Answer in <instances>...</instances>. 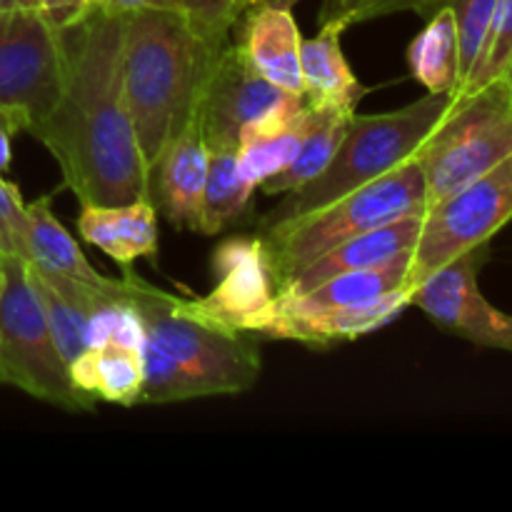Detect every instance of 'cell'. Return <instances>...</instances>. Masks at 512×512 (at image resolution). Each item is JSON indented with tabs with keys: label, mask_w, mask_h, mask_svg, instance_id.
I'll return each instance as SVG.
<instances>
[{
	"label": "cell",
	"mask_w": 512,
	"mask_h": 512,
	"mask_svg": "<svg viewBox=\"0 0 512 512\" xmlns=\"http://www.w3.org/2000/svg\"><path fill=\"white\" fill-rule=\"evenodd\" d=\"M425 210L428 198L423 170L418 160L410 158L373 183L360 185L323 208L268 225L265 238L260 240L275 293L335 245L405 215H423Z\"/></svg>",
	"instance_id": "3957f363"
},
{
	"label": "cell",
	"mask_w": 512,
	"mask_h": 512,
	"mask_svg": "<svg viewBox=\"0 0 512 512\" xmlns=\"http://www.w3.org/2000/svg\"><path fill=\"white\" fill-rule=\"evenodd\" d=\"M410 75L428 93L453 95L460 90V48L453 10L440 5L428 15L425 28L408 45Z\"/></svg>",
	"instance_id": "603a6c76"
},
{
	"label": "cell",
	"mask_w": 512,
	"mask_h": 512,
	"mask_svg": "<svg viewBox=\"0 0 512 512\" xmlns=\"http://www.w3.org/2000/svg\"><path fill=\"white\" fill-rule=\"evenodd\" d=\"M208 145V143H205ZM255 188L240 175L238 148L208 145V175H205L203 200L195 233L218 235L243 218L253 200Z\"/></svg>",
	"instance_id": "cb8c5ba5"
},
{
	"label": "cell",
	"mask_w": 512,
	"mask_h": 512,
	"mask_svg": "<svg viewBox=\"0 0 512 512\" xmlns=\"http://www.w3.org/2000/svg\"><path fill=\"white\" fill-rule=\"evenodd\" d=\"M353 113H340L330 108H313L310 105V125L300 143L298 153L290 160L288 168L280 170L278 175L265 180L260 188L265 195H288L293 190L303 188L313 178H318L328 163L333 160L335 150L340 148L348 130V120Z\"/></svg>",
	"instance_id": "d4e9b609"
},
{
	"label": "cell",
	"mask_w": 512,
	"mask_h": 512,
	"mask_svg": "<svg viewBox=\"0 0 512 512\" xmlns=\"http://www.w3.org/2000/svg\"><path fill=\"white\" fill-rule=\"evenodd\" d=\"M125 300L138 310L153 338L193 380L198 398L240 395L258 383V340L238 330L205 323L185 310L173 293L153 288L138 275H123Z\"/></svg>",
	"instance_id": "5b68a950"
},
{
	"label": "cell",
	"mask_w": 512,
	"mask_h": 512,
	"mask_svg": "<svg viewBox=\"0 0 512 512\" xmlns=\"http://www.w3.org/2000/svg\"><path fill=\"white\" fill-rule=\"evenodd\" d=\"M512 155V85L500 78L453 98L448 113L415 153L428 208Z\"/></svg>",
	"instance_id": "8992f818"
},
{
	"label": "cell",
	"mask_w": 512,
	"mask_h": 512,
	"mask_svg": "<svg viewBox=\"0 0 512 512\" xmlns=\"http://www.w3.org/2000/svg\"><path fill=\"white\" fill-rule=\"evenodd\" d=\"M235 28L238 35L233 43L263 78L288 93L303 95V70H300L303 35L295 23L293 8H280V5L248 8L240 13Z\"/></svg>",
	"instance_id": "9a60e30c"
},
{
	"label": "cell",
	"mask_w": 512,
	"mask_h": 512,
	"mask_svg": "<svg viewBox=\"0 0 512 512\" xmlns=\"http://www.w3.org/2000/svg\"><path fill=\"white\" fill-rule=\"evenodd\" d=\"M53 193H45L35 198L33 203H25V220H28V233H25V245H28V263L38 268L50 270V273L65 275V278L80 280V283L95 285V288H115L118 280L105 278L103 273L93 268L75 243L73 235L68 233L63 223L53 213Z\"/></svg>",
	"instance_id": "44dd1931"
},
{
	"label": "cell",
	"mask_w": 512,
	"mask_h": 512,
	"mask_svg": "<svg viewBox=\"0 0 512 512\" xmlns=\"http://www.w3.org/2000/svg\"><path fill=\"white\" fill-rule=\"evenodd\" d=\"M423 218L425 213L405 215V218L393 220L388 225H380V228L365 230V233L335 245L333 250L315 258L308 268L300 270L278 293H305V290L315 288V285L325 283V280L335 278L340 273L363 270L370 268V265L385 263V260L395 258L400 253H410L418 245Z\"/></svg>",
	"instance_id": "ac0fdd59"
},
{
	"label": "cell",
	"mask_w": 512,
	"mask_h": 512,
	"mask_svg": "<svg viewBox=\"0 0 512 512\" xmlns=\"http://www.w3.org/2000/svg\"><path fill=\"white\" fill-rule=\"evenodd\" d=\"M220 48L210 45L185 13L125 15L123 93L150 170L198 115L200 93Z\"/></svg>",
	"instance_id": "7a4b0ae2"
},
{
	"label": "cell",
	"mask_w": 512,
	"mask_h": 512,
	"mask_svg": "<svg viewBox=\"0 0 512 512\" xmlns=\"http://www.w3.org/2000/svg\"><path fill=\"white\" fill-rule=\"evenodd\" d=\"M410 305L408 290H395L385 298L355 308L303 310L288 305H270L263 323L250 333L255 340H293L310 348H333L385 328L403 315Z\"/></svg>",
	"instance_id": "4fadbf2b"
},
{
	"label": "cell",
	"mask_w": 512,
	"mask_h": 512,
	"mask_svg": "<svg viewBox=\"0 0 512 512\" xmlns=\"http://www.w3.org/2000/svg\"><path fill=\"white\" fill-rule=\"evenodd\" d=\"M450 103H453V95L428 93L415 103L390 110V113H353L343 143L335 150L328 168L303 188L285 195L283 203L270 210L263 225L268 228L273 223H283V220L323 208L340 195L373 183L380 175L403 165L405 160L415 158L423 140L448 113Z\"/></svg>",
	"instance_id": "277c9868"
},
{
	"label": "cell",
	"mask_w": 512,
	"mask_h": 512,
	"mask_svg": "<svg viewBox=\"0 0 512 512\" xmlns=\"http://www.w3.org/2000/svg\"><path fill=\"white\" fill-rule=\"evenodd\" d=\"M188 0H100V10L108 15H135L145 10H173L185 13Z\"/></svg>",
	"instance_id": "d6a6232c"
},
{
	"label": "cell",
	"mask_w": 512,
	"mask_h": 512,
	"mask_svg": "<svg viewBox=\"0 0 512 512\" xmlns=\"http://www.w3.org/2000/svg\"><path fill=\"white\" fill-rule=\"evenodd\" d=\"M0 288H3V273H0Z\"/></svg>",
	"instance_id": "8d00e7d4"
},
{
	"label": "cell",
	"mask_w": 512,
	"mask_h": 512,
	"mask_svg": "<svg viewBox=\"0 0 512 512\" xmlns=\"http://www.w3.org/2000/svg\"><path fill=\"white\" fill-rule=\"evenodd\" d=\"M213 268L218 273V285L203 298L183 300L185 310L205 323L250 335L263 323L275 300L263 240H225L215 250Z\"/></svg>",
	"instance_id": "8fae6325"
},
{
	"label": "cell",
	"mask_w": 512,
	"mask_h": 512,
	"mask_svg": "<svg viewBox=\"0 0 512 512\" xmlns=\"http://www.w3.org/2000/svg\"><path fill=\"white\" fill-rule=\"evenodd\" d=\"M290 95L295 93H288L263 78L243 58L238 45L228 40L215 53L200 93L198 120L205 143L238 148L245 125L283 105Z\"/></svg>",
	"instance_id": "7c38bea8"
},
{
	"label": "cell",
	"mask_w": 512,
	"mask_h": 512,
	"mask_svg": "<svg viewBox=\"0 0 512 512\" xmlns=\"http://www.w3.org/2000/svg\"><path fill=\"white\" fill-rule=\"evenodd\" d=\"M125 15L95 10L65 35V85L53 113L33 130L80 205L153 200L123 93Z\"/></svg>",
	"instance_id": "6da1fadb"
},
{
	"label": "cell",
	"mask_w": 512,
	"mask_h": 512,
	"mask_svg": "<svg viewBox=\"0 0 512 512\" xmlns=\"http://www.w3.org/2000/svg\"><path fill=\"white\" fill-rule=\"evenodd\" d=\"M35 10H40L58 30H68L100 10V0H38Z\"/></svg>",
	"instance_id": "4dcf8cb0"
},
{
	"label": "cell",
	"mask_w": 512,
	"mask_h": 512,
	"mask_svg": "<svg viewBox=\"0 0 512 512\" xmlns=\"http://www.w3.org/2000/svg\"><path fill=\"white\" fill-rule=\"evenodd\" d=\"M298 0H235V13H245L248 8H258V5H280V8H293Z\"/></svg>",
	"instance_id": "836d02e7"
},
{
	"label": "cell",
	"mask_w": 512,
	"mask_h": 512,
	"mask_svg": "<svg viewBox=\"0 0 512 512\" xmlns=\"http://www.w3.org/2000/svg\"><path fill=\"white\" fill-rule=\"evenodd\" d=\"M490 245L468 250L445 263L410 290V305L423 310L440 330L478 348L512 353V315L483 295L478 275Z\"/></svg>",
	"instance_id": "30bf717a"
},
{
	"label": "cell",
	"mask_w": 512,
	"mask_h": 512,
	"mask_svg": "<svg viewBox=\"0 0 512 512\" xmlns=\"http://www.w3.org/2000/svg\"><path fill=\"white\" fill-rule=\"evenodd\" d=\"M185 15L193 28L215 48L228 43L230 33L238 23L235 0H188Z\"/></svg>",
	"instance_id": "f546056e"
},
{
	"label": "cell",
	"mask_w": 512,
	"mask_h": 512,
	"mask_svg": "<svg viewBox=\"0 0 512 512\" xmlns=\"http://www.w3.org/2000/svg\"><path fill=\"white\" fill-rule=\"evenodd\" d=\"M65 85V35L40 10H0V125L33 133Z\"/></svg>",
	"instance_id": "ba28073f"
},
{
	"label": "cell",
	"mask_w": 512,
	"mask_h": 512,
	"mask_svg": "<svg viewBox=\"0 0 512 512\" xmlns=\"http://www.w3.org/2000/svg\"><path fill=\"white\" fill-rule=\"evenodd\" d=\"M25 233H28V220H25L20 188L0 175V255H18L28 260Z\"/></svg>",
	"instance_id": "f1b7e54d"
},
{
	"label": "cell",
	"mask_w": 512,
	"mask_h": 512,
	"mask_svg": "<svg viewBox=\"0 0 512 512\" xmlns=\"http://www.w3.org/2000/svg\"><path fill=\"white\" fill-rule=\"evenodd\" d=\"M70 378L75 388L100 403H115L123 408L140 405L143 390V358L140 350L108 343L103 348H90L70 365Z\"/></svg>",
	"instance_id": "7402d4cb"
},
{
	"label": "cell",
	"mask_w": 512,
	"mask_h": 512,
	"mask_svg": "<svg viewBox=\"0 0 512 512\" xmlns=\"http://www.w3.org/2000/svg\"><path fill=\"white\" fill-rule=\"evenodd\" d=\"M512 220V155L480 178L470 180L438 205L425 210L413 265L408 275V293L468 250L490 245V240Z\"/></svg>",
	"instance_id": "9c48e42d"
},
{
	"label": "cell",
	"mask_w": 512,
	"mask_h": 512,
	"mask_svg": "<svg viewBox=\"0 0 512 512\" xmlns=\"http://www.w3.org/2000/svg\"><path fill=\"white\" fill-rule=\"evenodd\" d=\"M205 175H208V145L195 115L150 170L155 208L163 210L175 230L198 228Z\"/></svg>",
	"instance_id": "5bb4252c"
},
{
	"label": "cell",
	"mask_w": 512,
	"mask_h": 512,
	"mask_svg": "<svg viewBox=\"0 0 512 512\" xmlns=\"http://www.w3.org/2000/svg\"><path fill=\"white\" fill-rule=\"evenodd\" d=\"M413 265V250L400 253L385 263L363 270H348L305 293H275V303L303 310H335L368 305L395 290H408V275Z\"/></svg>",
	"instance_id": "ffe728a7"
},
{
	"label": "cell",
	"mask_w": 512,
	"mask_h": 512,
	"mask_svg": "<svg viewBox=\"0 0 512 512\" xmlns=\"http://www.w3.org/2000/svg\"><path fill=\"white\" fill-rule=\"evenodd\" d=\"M310 125V105L303 95H290L283 105L248 123L238 140L240 175L253 188L288 168Z\"/></svg>",
	"instance_id": "e0dca14e"
},
{
	"label": "cell",
	"mask_w": 512,
	"mask_h": 512,
	"mask_svg": "<svg viewBox=\"0 0 512 512\" xmlns=\"http://www.w3.org/2000/svg\"><path fill=\"white\" fill-rule=\"evenodd\" d=\"M140 358H143L140 405L180 403V400L198 398L188 373L153 338H148V335H145V343L140 348Z\"/></svg>",
	"instance_id": "4316f807"
},
{
	"label": "cell",
	"mask_w": 512,
	"mask_h": 512,
	"mask_svg": "<svg viewBox=\"0 0 512 512\" xmlns=\"http://www.w3.org/2000/svg\"><path fill=\"white\" fill-rule=\"evenodd\" d=\"M38 0H0V10L8 8H35Z\"/></svg>",
	"instance_id": "e575fe53"
},
{
	"label": "cell",
	"mask_w": 512,
	"mask_h": 512,
	"mask_svg": "<svg viewBox=\"0 0 512 512\" xmlns=\"http://www.w3.org/2000/svg\"><path fill=\"white\" fill-rule=\"evenodd\" d=\"M508 80H510V85H512V68H510V73H508Z\"/></svg>",
	"instance_id": "d590c367"
},
{
	"label": "cell",
	"mask_w": 512,
	"mask_h": 512,
	"mask_svg": "<svg viewBox=\"0 0 512 512\" xmlns=\"http://www.w3.org/2000/svg\"><path fill=\"white\" fill-rule=\"evenodd\" d=\"M443 5V0H370L368 5L360 13L358 23L363 20H373V18H383V15H393V13H405V10H413V13L425 15L428 18L433 10H438Z\"/></svg>",
	"instance_id": "1f68e13d"
},
{
	"label": "cell",
	"mask_w": 512,
	"mask_h": 512,
	"mask_svg": "<svg viewBox=\"0 0 512 512\" xmlns=\"http://www.w3.org/2000/svg\"><path fill=\"white\" fill-rule=\"evenodd\" d=\"M0 383L68 413H88L98 400L75 388L50 333L38 293L28 275V260L0 255Z\"/></svg>",
	"instance_id": "52a82bcc"
},
{
	"label": "cell",
	"mask_w": 512,
	"mask_h": 512,
	"mask_svg": "<svg viewBox=\"0 0 512 512\" xmlns=\"http://www.w3.org/2000/svg\"><path fill=\"white\" fill-rule=\"evenodd\" d=\"M443 5L453 10L460 48V78L465 80L473 63L478 60L480 48H483L495 0H443ZM463 80H460V85H463Z\"/></svg>",
	"instance_id": "83f0119b"
},
{
	"label": "cell",
	"mask_w": 512,
	"mask_h": 512,
	"mask_svg": "<svg viewBox=\"0 0 512 512\" xmlns=\"http://www.w3.org/2000/svg\"><path fill=\"white\" fill-rule=\"evenodd\" d=\"M512 68V0H495L493 18H490L488 33H485L483 48H480L478 60L470 68L468 78L463 80L460 95H470L485 85L495 83L500 78H508Z\"/></svg>",
	"instance_id": "484cf974"
},
{
	"label": "cell",
	"mask_w": 512,
	"mask_h": 512,
	"mask_svg": "<svg viewBox=\"0 0 512 512\" xmlns=\"http://www.w3.org/2000/svg\"><path fill=\"white\" fill-rule=\"evenodd\" d=\"M350 25L345 20H328L320 25L315 38L303 40L300 70H303V98L313 108H330L340 113H355L360 100L370 93L343 55V33Z\"/></svg>",
	"instance_id": "d6986e66"
},
{
	"label": "cell",
	"mask_w": 512,
	"mask_h": 512,
	"mask_svg": "<svg viewBox=\"0 0 512 512\" xmlns=\"http://www.w3.org/2000/svg\"><path fill=\"white\" fill-rule=\"evenodd\" d=\"M78 233L85 243L115 260L123 275H133L138 260H155L158 255V208L153 200L80 205Z\"/></svg>",
	"instance_id": "2e32d148"
}]
</instances>
